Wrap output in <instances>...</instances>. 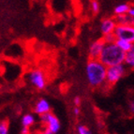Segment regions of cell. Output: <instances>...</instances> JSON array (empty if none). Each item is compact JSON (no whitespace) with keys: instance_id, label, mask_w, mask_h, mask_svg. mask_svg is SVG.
<instances>
[{"instance_id":"cell-1","label":"cell","mask_w":134,"mask_h":134,"mask_svg":"<svg viewBox=\"0 0 134 134\" xmlns=\"http://www.w3.org/2000/svg\"><path fill=\"white\" fill-rule=\"evenodd\" d=\"M106 69L107 68L98 60H89L85 67L88 83L94 88L105 86Z\"/></svg>"},{"instance_id":"cell-2","label":"cell","mask_w":134,"mask_h":134,"mask_svg":"<svg viewBox=\"0 0 134 134\" xmlns=\"http://www.w3.org/2000/svg\"><path fill=\"white\" fill-rule=\"evenodd\" d=\"M125 53L121 51L114 43L105 44L98 60L106 68L124 64Z\"/></svg>"},{"instance_id":"cell-3","label":"cell","mask_w":134,"mask_h":134,"mask_svg":"<svg viewBox=\"0 0 134 134\" xmlns=\"http://www.w3.org/2000/svg\"><path fill=\"white\" fill-rule=\"evenodd\" d=\"M127 73V67L124 64L107 68L106 69L105 86H113L118 83Z\"/></svg>"},{"instance_id":"cell-4","label":"cell","mask_w":134,"mask_h":134,"mask_svg":"<svg viewBox=\"0 0 134 134\" xmlns=\"http://www.w3.org/2000/svg\"><path fill=\"white\" fill-rule=\"evenodd\" d=\"M40 123L42 124L45 130L51 131L53 134H56L61 129V124L59 119L54 115L53 113L42 114L40 116Z\"/></svg>"},{"instance_id":"cell-5","label":"cell","mask_w":134,"mask_h":134,"mask_svg":"<svg viewBox=\"0 0 134 134\" xmlns=\"http://www.w3.org/2000/svg\"><path fill=\"white\" fill-rule=\"evenodd\" d=\"M114 35L116 40L134 42V27L132 25H116Z\"/></svg>"},{"instance_id":"cell-6","label":"cell","mask_w":134,"mask_h":134,"mask_svg":"<svg viewBox=\"0 0 134 134\" xmlns=\"http://www.w3.org/2000/svg\"><path fill=\"white\" fill-rule=\"evenodd\" d=\"M28 82L36 87L37 89L42 90L46 86V77L40 69H33L28 73Z\"/></svg>"},{"instance_id":"cell-7","label":"cell","mask_w":134,"mask_h":134,"mask_svg":"<svg viewBox=\"0 0 134 134\" xmlns=\"http://www.w3.org/2000/svg\"><path fill=\"white\" fill-rule=\"evenodd\" d=\"M104 45H105V43L102 40V38L96 40V41H94L90 45L89 50H88L89 60H98L103 48H104Z\"/></svg>"},{"instance_id":"cell-8","label":"cell","mask_w":134,"mask_h":134,"mask_svg":"<svg viewBox=\"0 0 134 134\" xmlns=\"http://www.w3.org/2000/svg\"><path fill=\"white\" fill-rule=\"evenodd\" d=\"M116 27V24L114 18H105L101 21L100 24V31L103 36L113 34Z\"/></svg>"},{"instance_id":"cell-9","label":"cell","mask_w":134,"mask_h":134,"mask_svg":"<svg viewBox=\"0 0 134 134\" xmlns=\"http://www.w3.org/2000/svg\"><path fill=\"white\" fill-rule=\"evenodd\" d=\"M50 112H51V105L45 98H40L36 102L35 107H34V113L40 116Z\"/></svg>"},{"instance_id":"cell-10","label":"cell","mask_w":134,"mask_h":134,"mask_svg":"<svg viewBox=\"0 0 134 134\" xmlns=\"http://www.w3.org/2000/svg\"><path fill=\"white\" fill-rule=\"evenodd\" d=\"M114 22L116 25H132L133 26L134 18H131L130 16L120 15V16H114Z\"/></svg>"},{"instance_id":"cell-11","label":"cell","mask_w":134,"mask_h":134,"mask_svg":"<svg viewBox=\"0 0 134 134\" xmlns=\"http://www.w3.org/2000/svg\"><path fill=\"white\" fill-rule=\"evenodd\" d=\"M114 44L123 52V53H127V52L131 51L132 49H134V45L132 42L127 41V40H115Z\"/></svg>"},{"instance_id":"cell-12","label":"cell","mask_w":134,"mask_h":134,"mask_svg":"<svg viewBox=\"0 0 134 134\" xmlns=\"http://www.w3.org/2000/svg\"><path fill=\"white\" fill-rule=\"evenodd\" d=\"M131 5L127 4V3H121V4L116 5L114 9V16H120V15H126L127 11L130 9Z\"/></svg>"},{"instance_id":"cell-13","label":"cell","mask_w":134,"mask_h":134,"mask_svg":"<svg viewBox=\"0 0 134 134\" xmlns=\"http://www.w3.org/2000/svg\"><path fill=\"white\" fill-rule=\"evenodd\" d=\"M35 122H36V118H35V116H34L33 114H26L25 115H23L22 126L24 127L30 129V127L34 126Z\"/></svg>"},{"instance_id":"cell-14","label":"cell","mask_w":134,"mask_h":134,"mask_svg":"<svg viewBox=\"0 0 134 134\" xmlns=\"http://www.w3.org/2000/svg\"><path fill=\"white\" fill-rule=\"evenodd\" d=\"M124 65L127 68L133 69V67H134V49H132L131 51L127 52V53L125 54Z\"/></svg>"},{"instance_id":"cell-15","label":"cell","mask_w":134,"mask_h":134,"mask_svg":"<svg viewBox=\"0 0 134 134\" xmlns=\"http://www.w3.org/2000/svg\"><path fill=\"white\" fill-rule=\"evenodd\" d=\"M9 122L7 120H0V134H9Z\"/></svg>"},{"instance_id":"cell-16","label":"cell","mask_w":134,"mask_h":134,"mask_svg":"<svg viewBox=\"0 0 134 134\" xmlns=\"http://www.w3.org/2000/svg\"><path fill=\"white\" fill-rule=\"evenodd\" d=\"M115 37H114V33L113 34H109V35H106V36H103L102 40L104 41L105 44H111V43H114L115 41Z\"/></svg>"},{"instance_id":"cell-17","label":"cell","mask_w":134,"mask_h":134,"mask_svg":"<svg viewBox=\"0 0 134 134\" xmlns=\"http://www.w3.org/2000/svg\"><path fill=\"white\" fill-rule=\"evenodd\" d=\"M90 8H91L92 12L97 14L98 11H99V9H100V5H99V3H98V1L94 0V1H91V2H90Z\"/></svg>"},{"instance_id":"cell-18","label":"cell","mask_w":134,"mask_h":134,"mask_svg":"<svg viewBox=\"0 0 134 134\" xmlns=\"http://www.w3.org/2000/svg\"><path fill=\"white\" fill-rule=\"evenodd\" d=\"M77 132H78V134H92L91 131L83 125L78 126V127H77Z\"/></svg>"},{"instance_id":"cell-19","label":"cell","mask_w":134,"mask_h":134,"mask_svg":"<svg viewBox=\"0 0 134 134\" xmlns=\"http://www.w3.org/2000/svg\"><path fill=\"white\" fill-rule=\"evenodd\" d=\"M127 15L130 16V17H131V18H133L134 17V8L132 7V6H130V9H129V11H127Z\"/></svg>"},{"instance_id":"cell-20","label":"cell","mask_w":134,"mask_h":134,"mask_svg":"<svg viewBox=\"0 0 134 134\" xmlns=\"http://www.w3.org/2000/svg\"><path fill=\"white\" fill-rule=\"evenodd\" d=\"M74 104H75V107H79V105L81 104V98L80 97H75L73 100Z\"/></svg>"},{"instance_id":"cell-21","label":"cell","mask_w":134,"mask_h":134,"mask_svg":"<svg viewBox=\"0 0 134 134\" xmlns=\"http://www.w3.org/2000/svg\"><path fill=\"white\" fill-rule=\"evenodd\" d=\"M21 134H31L30 131V129H27V127H22V130H21Z\"/></svg>"},{"instance_id":"cell-22","label":"cell","mask_w":134,"mask_h":134,"mask_svg":"<svg viewBox=\"0 0 134 134\" xmlns=\"http://www.w3.org/2000/svg\"><path fill=\"white\" fill-rule=\"evenodd\" d=\"M38 134H53L51 131H49V130H45V129H43L42 130H40V131H38Z\"/></svg>"},{"instance_id":"cell-23","label":"cell","mask_w":134,"mask_h":134,"mask_svg":"<svg viewBox=\"0 0 134 134\" xmlns=\"http://www.w3.org/2000/svg\"><path fill=\"white\" fill-rule=\"evenodd\" d=\"M73 113H74V114H75V115H79V114H80V108H79V107H74Z\"/></svg>"},{"instance_id":"cell-24","label":"cell","mask_w":134,"mask_h":134,"mask_svg":"<svg viewBox=\"0 0 134 134\" xmlns=\"http://www.w3.org/2000/svg\"><path fill=\"white\" fill-rule=\"evenodd\" d=\"M130 112L133 113L134 112V102L133 101H131V102L130 103Z\"/></svg>"},{"instance_id":"cell-25","label":"cell","mask_w":134,"mask_h":134,"mask_svg":"<svg viewBox=\"0 0 134 134\" xmlns=\"http://www.w3.org/2000/svg\"><path fill=\"white\" fill-rule=\"evenodd\" d=\"M31 134H38V132H34V133H32L31 132Z\"/></svg>"}]
</instances>
